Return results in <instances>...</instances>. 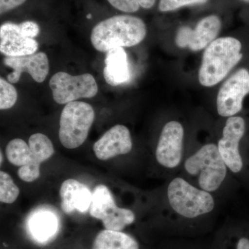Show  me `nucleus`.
Returning <instances> with one entry per match:
<instances>
[{
  "label": "nucleus",
  "mask_w": 249,
  "mask_h": 249,
  "mask_svg": "<svg viewBox=\"0 0 249 249\" xmlns=\"http://www.w3.org/2000/svg\"><path fill=\"white\" fill-rule=\"evenodd\" d=\"M146 34V26L142 19L129 15H120L96 24L91 31V42L96 50L107 52L117 47L139 45Z\"/></svg>",
  "instance_id": "nucleus-1"
},
{
  "label": "nucleus",
  "mask_w": 249,
  "mask_h": 249,
  "mask_svg": "<svg viewBox=\"0 0 249 249\" xmlns=\"http://www.w3.org/2000/svg\"><path fill=\"white\" fill-rule=\"evenodd\" d=\"M242 44L232 37L216 39L205 50L199 71V80L204 87H212L222 81L243 54Z\"/></svg>",
  "instance_id": "nucleus-2"
},
{
  "label": "nucleus",
  "mask_w": 249,
  "mask_h": 249,
  "mask_svg": "<svg viewBox=\"0 0 249 249\" xmlns=\"http://www.w3.org/2000/svg\"><path fill=\"white\" fill-rule=\"evenodd\" d=\"M168 198L175 212L189 219L212 212L215 204L211 193L193 186L181 178H174L168 185Z\"/></svg>",
  "instance_id": "nucleus-3"
},
{
  "label": "nucleus",
  "mask_w": 249,
  "mask_h": 249,
  "mask_svg": "<svg viewBox=\"0 0 249 249\" xmlns=\"http://www.w3.org/2000/svg\"><path fill=\"white\" fill-rule=\"evenodd\" d=\"M227 166L223 160L217 145L206 144L188 157L184 163V169L191 175H199L198 183L204 191H217L225 180Z\"/></svg>",
  "instance_id": "nucleus-4"
},
{
  "label": "nucleus",
  "mask_w": 249,
  "mask_h": 249,
  "mask_svg": "<svg viewBox=\"0 0 249 249\" xmlns=\"http://www.w3.org/2000/svg\"><path fill=\"white\" fill-rule=\"evenodd\" d=\"M95 112L88 103L73 101L67 103L60 119L59 139L67 149H75L86 141L93 121Z\"/></svg>",
  "instance_id": "nucleus-5"
},
{
  "label": "nucleus",
  "mask_w": 249,
  "mask_h": 249,
  "mask_svg": "<svg viewBox=\"0 0 249 249\" xmlns=\"http://www.w3.org/2000/svg\"><path fill=\"white\" fill-rule=\"evenodd\" d=\"M89 211L91 217L102 221L107 230L121 231L135 220L132 211L116 206L111 192L105 185H98L93 190Z\"/></svg>",
  "instance_id": "nucleus-6"
},
{
  "label": "nucleus",
  "mask_w": 249,
  "mask_h": 249,
  "mask_svg": "<svg viewBox=\"0 0 249 249\" xmlns=\"http://www.w3.org/2000/svg\"><path fill=\"white\" fill-rule=\"evenodd\" d=\"M49 87L54 101L58 104H67L79 98H93L98 91L97 83L89 73L71 76L59 71L49 80Z\"/></svg>",
  "instance_id": "nucleus-7"
},
{
  "label": "nucleus",
  "mask_w": 249,
  "mask_h": 249,
  "mask_svg": "<svg viewBox=\"0 0 249 249\" xmlns=\"http://www.w3.org/2000/svg\"><path fill=\"white\" fill-rule=\"evenodd\" d=\"M249 93V71L240 69L223 84L217 98L218 114L231 117L240 112L244 98Z\"/></svg>",
  "instance_id": "nucleus-8"
},
{
  "label": "nucleus",
  "mask_w": 249,
  "mask_h": 249,
  "mask_svg": "<svg viewBox=\"0 0 249 249\" xmlns=\"http://www.w3.org/2000/svg\"><path fill=\"white\" fill-rule=\"evenodd\" d=\"M245 129L243 118L235 116L229 117L223 129L222 137L217 145L227 168L234 173H240L243 168V160L239 146L245 135Z\"/></svg>",
  "instance_id": "nucleus-9"
},
{
  "label": "nucleus",
  "mask_w": 249,
  "mask_h": 249,
  "mask_svg": "<svg viewBox=\"0 0 249 249\" xmlns=\"http://www.w3.org/2000/svg\"><path fill=\"white\" fill-rule=\"evenodd\" d=\"M183 137L184 129L178 121H170L163 126L156 149V159L160 165L173 169L180 164L182 160Z\"/></svg>",
  "instance_id": "nucleus-10"
},
{
  "label": "nucleus",
  "mask_w": 249,
  "mask_h": 249,
  "mask_svg": "<svg viewBox=\"0 0 249 249\" xmlns=\"http://www.w3.org/2000/svg\"><path fill=\"white\" fill-rule=\"evenodd\" d=\"M221 29V21L216 16H210L201 19L194 30L183 27L177 34V45L180 48L188 47L197 52L209 46L216 38Z\"/></svg>",
  "instance_id": "nucleus-11"
},
{
  "label": "nucleus",
  "mask_w": 249,
  "mask_h": 249,
  "mask_svg": "<svg viewBox=\"0 0 249 249\" xmlns=\"http://www.w3.org/2000/svg\"><path fill=\"white\" fill-rule=\"evenodd\" d=\"M60 221L52 210L41 208L33 211L26 221V231L35 243L45 245L58 235Z\"/></svg>",
  "instance_id": "nucleus-12"
},
{
  "label": "nucleus",
  "mask_w": 249,
  "mask_h": 249,
  "mask_svg": "<svg viewBox=\"0 0 249 249\" xmlns=\"http://www.w3.org/2000/svg\"><path fill=\"white\" fill-rule=\"evenodd\" d=\"M4 64L14 70L7 76L8 81L12 84L19 81L24 72L29 73L37 83H42L49 71L48 57L42 52L24 56L6 57Z\"/></svg>",
  "instance_id": "nucleus-13"
},
{
  "label": "nucleus",
  "mask_w": 249,
  "mask_h": 249,
  "mask_svg": "<svg viewBox=\"0 0 249 249\" xmlns=\"http://www.w3.org/2000/svg\"><path fill=\"white\" fill-rule=\"evenodd\" d=\"M132 149L130 132L126 126L116 124L95 142L93 150L98 160H106L126 155Z\"/></svg>",
  "instance_id": "nucleus-14"
},
{
  "label": "nucleus",
  "mask_w": 249,
  "mask_h": 249,
  "mask_svg": "<svg viewBox=\"0 0 249 249\" xmlns=\"http://www.w3.org/2000/svg\"><path fill=\"white\" fill-rule=\"evenodd\" d=\"M37 48V41L26 37L19 24L6 22L0 27V52L6 57L32 55Z\"/></svg>",
  "instance_id": "nucleus-15"
},
{
  "label": "nucleus",
  "mask_w": 249,
  "mask_h": 249,
  "mask_svg": "<svg viewBox=\"0 0 249 249\" xmlns=\"http://www.w3.org/2000/svg\"><path fill=\"white\" fill-rule=\"evenodd\" d=\"M60 196L62 210L66 214L75 211L83 213L89 211L92 193L88 187L77 180L70 178L64 181L60 187Z\"/></svg>",
  "instance_id": "nucleus-16"
},
{
  "label": "nucleus",
  "mask_w": 249,
  "mask_h": 249,
  "mask_svg": "<svg viewBox=\"0 0 249 249\" xmlns=\"http://www.w3.org/2000/svg\"><path fill=\"white\" fill-rule=\"evenodd\" d=\"M106 67L103 76L108 84L118 86L124 84L130 79L131 72L125 51L123 47L111 49L107 52Z\"/></svg>",
  "instance_id": "nucleus-17"
},
{
  "label": "nucleus",
  "mask_w": 249,
  "mask_h": 249,
  "mask_svg": "<svg viewBox=\"0 0 249 249\" xmlns=\"http://www.w3.org/2000/svg\"><path fill=\"white\" fill-rule=\"evenodd\" d=\"M92 249H139V246L132 236L106 229L96 236Z\"/></svg>",
  "instance_id": "nucleus-18"
},
{
  "label": "nucleus",
  "mask_w": 249,
  "mask_h": 249,
  "mask_svg": "<svg viewBox=\"0 0 249 249\" xmlns=\"http://www.w3.org/2000/svg\"><path fill=\"white\" fill-rule=\"evenodd\" d=\"M6 157L10 163L16 166H27L31 169L40 171V165L35 163L29 144L21 139H15L7 144Z\"/></svg>",
  "instance_id": "nucleus-19"
},
{
  "label": "nucleus",
  "mask_w": 249,
  "mask_h": 249,
  "mask_svg": "<svg viewBox=\"0 0 249 249\" xmlns=\"http://www.w3.org/2000/svg\"><path fill=\"white\" fill-rule=\"evenodd\" d=\"M29 145L34 161L40 165L52 157L54 154L53 143L50 139L42 133H36L31 136L29 139Z\"/></svg>",
  "instance_id": "nucleus-20"
},
{
  "label": "nucleus",
  "mask_w": 249,
  "mask_h": 249,
  "mask_svg": "<svg viewBox=\"0 0 249 249\" xmlns=\"http://www.w3.org/2000/svg\"><path fill=\"white\" fill-rule=\"evenodd\" d=\"M19 195V188L15 184L9 174L0 172V201L4 204H12Z\"/></svg>",
  "instance_id": "nucleus-21"
},
{
  "label": "nucleus",
  "mask_w": 249,
  "mask_h": 249,
  "mask_svg": "<svg viewBox=\"0 0 249 249\" xmlns=\"http://www.w3.org/2000/svg\"><path fill=\"white\" fill-rule=\"evenodd\" d=\"M115 9L125 13H134L139 8L149 9L155 4L156 0H107Z\"/></svg>",
  "instance_id": "nucleus-22"
},
{
  "label": "nucleus",
  "mask_w": 249,
  "mask_h": 249,
  "mask_svg": "<svg viewBox=\"0 0 249 249\" xmlns=\"http://www.w3.org/2000/svg\"><path fill=\"white\" fill-rule=\"evenodd\" d=\"M18 100L17 90L9 82L0 78V109H10Z\"/></svg>",
  "instance_id": "nucleus-23"
},
{
  "label": "nucleus",
  "mask_w": 249,
  "mask_h": 249,
  "mask_svg": "<svg viewBox=\"0 0 249 249\" xmlns=\"http://www.w3.org/2000/svg\"><path fill=\"white\" fill-rule=\"evenodd\" d=\"M208 0H160L159 9L161 12H168L189 5L204 4Z\"/></svg>",
  "instance_id": "nucleus-24"
},
{
  "label": "nucleus",
  "mask_w": 249,
  "mask_h": 249,
  "mask_svg": "<svg viewBox=\"0 0 249 249\" xmlns=\"http://www.w3.org/2000/svg\"><path fill=\"white\" fill-rule=\"evenodd\" d=\"M19 26L22 34L29 38H35L40 33L38 24L33 21H25L20 23Z\"/></svg>",
  "instance_id": "nucleus-25"
},
{
  "label": "nucleus",
  "mask_w": 249,
  "mask_h": 249,
  "mask_svg": "<svg viewBox=\"0 0 249 249\" xmlns=\"http://www.w3.org/2000/svg\"><path fill=\"white\" fill-rule=\"evenodd\" d=\"M27 0H0V14L1 15L16 9L24 4Z\"/></svg>",
  "instance_id": "nucleus-26"
},
{
  "label": "nucleus",
  "mask_w": 249,
  "mask_h": 249,
  "mask_svg": "<svg viewBox=\"0 0 249 249\" xmlns=\"http://www.w3.org/2000/svg\"><path fill=\"white\" fill-rule=\"evenodd\" d=\"M237 249H249V240L246 237H242L237 242Z\"/></svg>",
  "instance_id": "nucleus-27"
},
{
  "label": "nucleus",
  "mask_w": 249,
  "mask_h": 249,
  "mask_svg": "<svg viewBox=\"0 0 249 249\" xmlns=\"http://www.w3.org/2000/svg\"><path fill=\"white\" fill-rule=\"evenodd\" d=\"M0 157H1V160H0V163H1H1H2V161H3V155H2V152H1V153H0Z\"/></svg>",
  "instance_id": "nucleus-28"
},
{
  "label": "nucleus",
  "mask_w": 249,
  "mask_h": 249,
  "mask_svg": "<svg viewBox=\"0 0 249 249\" xmlns=\"http://www.w3.org/2000/svg\"><path fill=\"white\" fill-rule=\"evenodd\" d=\"M242 1H245V2L249 3V0H242Z\"/></svg>",
  "instance_id": "nucleus-29"
}]
</instances>
